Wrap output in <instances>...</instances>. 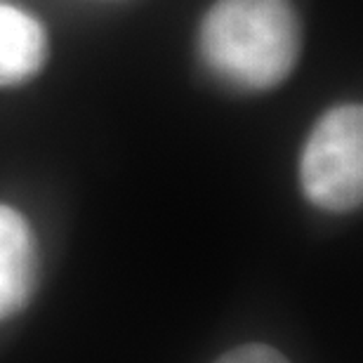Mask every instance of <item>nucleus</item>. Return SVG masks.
<instances>
[{"label": "nucleus", "instance_id": "nucleus-1", "mask_svg": "<svg viewBox=\"0 0 363 363\" xmlns=\"http://www.w3.org/2000/svg\"><path fill=\"white\" fill-rule=\"evenodd\" d=\"M206 67L238 90H272L293 74L302 31L290 0H217L201 24Z\"/></svg>", "mask_w": 363, "mask_h": 363}, {"label": "nucleus", "instance_id": "nucleus-2", "mask_svg": "<svg viewBox=\"0 0 363 363\" xmlns=\"http://www.w3.org/2000/svg\"><path fill=\"white\" fill-rule=\"evenodd\" d=\"M304 196L325 213H352L363 201V111L330 108L311 130L300 158Z\"/></svg>", "mask_w": 363, "mask_h": 363}, {"label": "nucleus", "instance_id": "nucleus-3", "mask_svg": "<svg viewBox=\"0 0 363 363\" xmlns=\"http://www.w3.org/2000/svg\"><path fill=\"white\" fill-rule=\"evenodd\" d=\"M38 283V245L26 217L0 203V321L31 300Z\"/></svg>", "mask_w": 363, "mask_h": 363}, {"label": "nucleus", "instance_id": "nucleus-4", "mask_svg": "<svg viewBox=\"0 0 363 363\" xmlns=\"http://www.w3.org/2000/svg\"><path fill=\"white\" fill-rule=\"evenodd\" d=\"M48 60V33L19 7L0 3V88L33 78Z\"/></svg>", "mask_w": 363, "mask_h": 363}, {"label": "nucleus", "instance_id": "nucleus-5", "mask_svg": "<svg viewBox=\"0 0 363 363\" xmlns=\"http://www.w3.org/2000/svg\"><path fill=\"white\" fill-rule=\"evenodd\" d=\"M215 363H290L279 350H274L269 345H241L222 354Z\"/></svg>", "mask_w": 363, "mask_h": 363}]
</instances>
